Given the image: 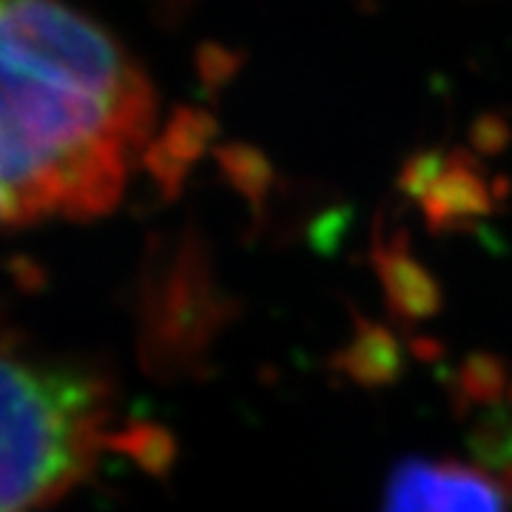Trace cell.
<instances>
[{"mask_svg":"<svg viewBox=\"0 0 512 512\" xmlns=\"http://www.w3.org/2000/svg\"><path fill=\"white\" fill-rule=\"evenodd\" d=\"M157 97L66 0H0V194L12 225L109 214L146 154Z\"/></svg>","mask_w":512,"mask_h":512,"instance_id":"obj_1","label":"cell"},{"mask_svg":"<svg viewBox=\"0 0 512 512\" xmlns=\"http://www.w3.org/2000/svg\"><path fill=\"white\" fill-rule=\"evenodd\" d=\"M111 444L100 373L0 353V512H57Z\"/></svg>","mask_w":512,"mask_h":512,"instance_id":"obj_2","label":"cell"},{"mask_svg":"<svg viewBox=\"0 0 512 512\" xmlns=\"http://www.w3.org/2000/svg\"><path fill=\"white\" fill-rule=\"evenodd\" d=\"M0 225H12V217H9V205L3 200V194H0Z\"/></svg>","mask_w":512,"mask_h":512,"instance_id":"obj_3","label":"cell"}]
</instances>
